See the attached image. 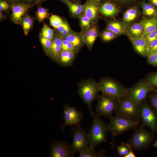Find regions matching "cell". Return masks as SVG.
Listing matches in <instances>:
<instances>
[{"label":"cell","instance_id":"obj_19","mask_svg":"<svg viewBox=\"0 0 157 157\" xmlns=\"http://www.w3.org/2000/svg\"><path fill=\"white\" fill-rule=\"evenodd\" d=\"M99 10L103 15L111 17L115 16L118 12L117 8L109 2H106L103 4L99 7Z\"/></svg>","mask_w":157,"mask_h":157},{"label":"cell","instance_id":"obj_7","mask_svg":"<svg viewBox=\"0 0 157 157\" xmlns=\"http://www.w3.org/2000/svg\"><path fill=\"white\" fill-rule=\"evenodd\" d=\"M109 119V130L114 136L131 129H135L139 124L138 122L117 115L113 116Z\"/></svg>","mask_w":157,"mask_h":157},{"label":"cell","instance_id":"obj_13","mask_svg":"<svg viewBox=\"0 0 157 157\" xmlns=\"http://www.w3.org/2000/svg\"><path fill=\"white\" fill-rule=\"evenodd\" d=\"M30 6L24 3H19L12 5L11 18L16 24H21L22 16L26 12Z\"/></svg>","mask_w":157,"mask_h":157},{"label":"cell","instance_id":"obj_9","mask_svg":"<svg viewBox=\"0 0 157 157\" xmlns=\"http://www.w3.org/2000/svg\"><path fill=\"white\" fill-rule=\"evenodd\" d=\"M97 98L96 113L99 116L110 118L115 112L118 100L113 97L103 93L98 96Z\"/></svg>","mask_w":157,"mask_h":157},{"label":"cell","instance_id":"obj_53","mask_svg":"<svg viewBox=\"0 0 157 157\" xmlns=\"http://www.w3.org/2000/svg\"><path fill=\"white\" fill-rule=\"evenodd\" d=\"M28 0L31 1V0Z\"/></svg>","mask_w":157,"mask_h":157},{"label":"cell","instance_id":"obj_33","mask_svg":"<svg viewBox=\"0 0 157 157\" xmlns=\"http://www.w3.org/2000/svg\"><path fill=\"white\" fill-rule=\"evenodd\" d=\"M147 58V62L149 64L157 67V51L149 53Z\"/></svg>","mask_w":157,"mask_h":157},{"label":"cell","instance_id":"obj_43","mask_svg":"<svg viewBox=\"0 0 157 157\" xmlns=\"http://www.w3.org/2000/svg\"><path fill=\"white\" fill-rule=\"evenodd\" d=\"M9 7V5L8 3L4 1L1 0L0 1V11L7 9Z\"/></svg>","mask_w":157,"mask_h":157},{"label":"cell","instance_id":"obj_39","mask_svg":"<svg viewBox=\"0 0 157 157\" xmlns=\"http://www.w3.org/2000/svg\"><path fill=\"white\" fill-rule=\"evenodd\" d=\"M157 51V38L152 40L148 44V54Z\"/></svg>","mask_w":157,"mask_h":157},{"label":"cell","instance_id":"obj_42","mask_svg":"<svg viewBox=\"0 0 157 157\" xmlns=\"http://www.w3.org/2000/svg\"><path fill=\"white\" fill-rule=\"evenodd\" d=\"M81 22L82 25L83 26H88L90 23V20L84 15L81 18Z\"/></svg>","mask_w":157,"mask_h":157},{"label":"cell","instance_id":"obj_17","mask_svg":"<svg viewBox=\"0 0 157 157\" xmlns=\"http://www.w3.org/2000/svg\"><path fill=\"white\" fill-rule=\"evenodd\" d=\"M79 157H106L104 149L97 151L95 147L89 145L85 149L79 153Z\"/></svg>","mask_w":157,"mask_h":157},{"label":"cell","instance_id":"obj_50","mask_svg":"<svg viewBox=\"0 0 157 157\" xmlns=\"http://www.w3.org/2000/svg\"><path fill=\"white\" fill-rule=\"evenodd\" d=\"M11 1H12L13 2H17L18 1L20 0H10Z\"/></svg>","mask_w":157,"mask_h":157},{"label":"cell","instance_id":"obj_26","mask_svg":"<svg viewBox=\"0 0 157 157\" xmlns=\"http://www.w3.org/2000/svg\"><path fill=\"white\" fill-rule=\"evenodd\" d=\"M64 1L68 6L72 13L74 15H78L83 10V6L74 3L68 0H64Z\"/></svg>","mask_w":157,"mask_h":157},{"label":"cell","instance_id":"obj_48","mask_svg":"<svg viewBox=\"0 0 157 157\" xmlns=\"http://www.w3.org/2000/svg\"><path fill=\"white\" fill-rule=\"evenodd\" d=\"M148 2L157 8V0H148Z\"/></svg>","mask_w":157,"mask_h":157},{"label":"cell","instance_id":"obj_36","mask_svg":"<svg viewBox=\"0 0 157 157\" xmlns=\"http://www.w3.org/2000/svg\"><path fill=\"white\" fill-rule=\"evenodd\" d=\"M61 50L74 51L76 52L77 49L71 43L64 39L63 40Z\"/></svg>","mask_w":157,"mask_h":157},{"label":"cell","instance_id":"obj_12","mask_svg":"<svg viewBox=\"0 0 157 157\" xmlns=\"http://www.w3.org/2000/svg\"><path fill=\"white\" fill-rule=\"evenodd\" d=\"M74 153L70 145L64 141L53 142L51 147L50 156L52 157H72Z\"/></svg>","mask_w":157,"mask_h":157},{"label":"cell","instance_id":"obj_30","mask_svg":"<svg viewBox=\"0 0 157 157\" xmlns=\"http://www.w3.org/2000/svg\"><path fill=\"white\" fill-rule=\"evenodd\" d=\"M113 144L114 146L116 148L118 154L120 157H124L129 152V149L125 143L122 142L121 145L117 146L115 145V144Z\"/></svg>","mask_w":157,"mask_h":157},{"label":"cell","instance_id":"obj_40","mask_svg":"<svg viewBox=\"0 0 157 157\" xmlns=\"http://www.w3.org/2000/svg\"><path fill=\"white\" fill-rule=\"evenodd\" d=\"M144 37L148 44L151 41L157 38V28L149 33Z\"/></svg>","mask_w":157,"mask_h":157},{"label":"cell","instance_id":"obj_3","mask_svg":"<svg viewBox=\"0 0 157 157\" xmlns=\"http://www.w3.org/2000/svg\"><path fill=\"white\" fill-rule=\"evenodd\" d=\"M144 127L139 124L131 138L126 142L133 151L147 149L154 140V133L147 131Z\"/></svg>","mask_w":157,"mask_h":157},{"label":"cell","instance_id":"obj_21","mask_svg":"<svg viewBox=\"0 0 157 157\" xmlns=\"http://www.w3.org/2000/svg\"><path fill=\"white\" fill-rule=\"evenodd\" d=\"M144 32L143 27L140 22L134 24L129 27L127 34L129 38L143 36Z\"/></svg>","mask_w":157,"mask_h":157},{"label":"cell","instance_id":"obj_25","mask_svg":"<svg viewBox=\"0 0 157 157\" xmlns=\"http://www.w3.org/2000/svg\"><path fill=\"white\" fill-rule=\"evenodd\" d=\"M64 39L71 43L77 49L82 44V41L81 38L75 34L70 33L65 37Z\"/></svg>","mask_w":157,"mask_h":157},{"label":"cell","instance_id":"obj_16","mask_svg":"<svg viewBox=\"0 0 157 157\" xmlns=\"http://www.w3.org/2000/svg\"><path fill=\"white\" fill-rule=\"evenodd\" d=\"M140 22L143 27L144 37L157 28V20L155 17L144 18Z\"/></svg>","mask_w":157,"mask_h":157},{"label":"cell","instance_id":"obj_31","mask_svg":"<svg viewBox=\"0 0 157 157\" xmlns=\"http://www.w3.org/2000/svg\"><path fill=\"white\" fill-rule=\"evenodd\" d=\"M50 24L51 26L57 28L64 22L59 17L55 15H52L50 18Z\"/></svg>","mask_w":157,"mask_h":157},{"label":"cell","instance_id":"obj_15","mask_svg":"<svg viewBox=\"0 0 157 157\" xmlns=\"http://www.w3.org/2000/svg\"><path fill=\"white\" fill-rule=\"evenodd\" d=\"M129 27L123 21H114L107 24V29L111 31L117 35L127 34Z\"/></svg>","mask_w":157,"mask_h":157},{"label":"cell","instance_id":"obj_35","mask_svg":"<svg viewBox=\"0 0 157 157\" xmlns=\"http://www.w3.org/2000/svg\"><path fill=\"white\" fill-rule=\"evenodd\" d=\"M61 47L58 46H51L49 50L50 54L55 59L58 60Z\"/></svg>","mask_w":157,"mask_h":157},{"label":"cell","instance_id":"obj_45","mask_svg":"<svg viewBox=\"0 0 157 157\" xmlns=\"http://www.w3.org/2000/svg\"><path fill=\"white\" fill-rule=\"evenodd\" d=\"M68 26V25L66 23L64 22L57 29L58 32L61 33Z\"/></svg>","mask_w":157,"mask_h":157},{"label":"cell","instance_id":"obj_23","mask_svg":"<svg viewBox=\"0 0 157 157\" xmlns=\"http://www.w3.org/2000/svg\"><path fill=\"white\" fill-rule=\"evenodd\" d=\"M97 35V30L95 26L91 27L87 31L85 38V42L90 49L92 46Z\"/></svg>","mask_w":157,"mask_h":157},{"label":"cell","instance_id":"obj_11","mask_svg":"<svg viewBox=\"0 0 157 157\" xmlns=\"http://www.w3.org/2000/svg\"><path fill=\"white\" fill-rule=\"evenodd\" d=\"M63 118L64 122L61 124V129L64 131L67 126L76 125L80 124L83 119L82 113L75 107L66 104L63 108Z\"/></svg>","mask_w":157,"mask_h":157},{"label":"cell","instance_id":"obj_41","mask_svg":"<svg viewBox=\"0 0 157 157\" xmlns=\"http://www.w3.org/2000/svg\"><path fill=\"white\" fill-rule=\"evenodd\" d=\"M51 46H58L61 47L63 40L59 36H56L53 39Z\"/></svg>","mask_w":157,"mask_h":157},{"label":"cell","instance_id":"obj_10","mask_svg":"<svg viewBox=\"0 0 157 157\" xmlns=\"http://www.w3.org/2000/svg\"><path fill=\"white\" fill-rule=\"evenodd\" d=\"M72 141L70 145L74 154L80 152L89 145L87 133L80 124L72 129Z\"/></svg>","mask_w":157,"mask_h":157},{"label":"cell","instance_id":"obj_51","mask_svg":"<svg viewBox=\"0 0 157 157\" xmlns=\"http://www.w3.org/2000/svg\"><path fill=\"white\" fill-rule=\"evenodd\" d=\"M94 1H97V2H98V1H100L101 0H94Z\"/></svg>","mask_w":157,"mask_h":157},{"label":"cell","instance_id":"obj_8","mask_svg":"<svg viewBox=\"0 0 157 157\" xmlns=\"http://www.w3.org/2000/svg\"><path fill=\"white\" fill-rule=\"evenodd\" d=\"M153 91H157V89L151 85L145 78L142 79L127 88L125 97L140 103L146 100L149 93Z\"/></svg>","mask_w":157,"mask_h":157},{"label":"cell","instance_id":"obj_18","mask_svg":"<svg viewBox=\"0 0 157 157\" xmlns=\"http://www.w3.org/2000/svg\"><path fill=\"white\" fill-rule=\"evenodd\" d=\"M76 52L61 50L58 60L63 64L69 66L73 63L75 58Z\"/></svg>","mask_w":157,"mask_h":157},{"label":"cell","instance_id":"obj_24","mask_svg":"<svg viewBox=\"0 0 157 157\" xmlns=\"http://www.w3.org/2000/svg\"><path fill=\"white\" fill-rule=\"evenodd\" d=\"M138 14L137 8L132 7L126 10L124 13L123 19L125 22L129 23L134 20Z\"/></svg>","mask_w":157,"mask_h":157},{"label":"cell","instance_id":"obj_37","mask_svg":"<svg viewBox=\"0 0 157 157\" xmlns=\"http://www.w3.org/2000/svg\"><path fill=\"white\" fill-rule=\"evenodd\" d=\"M37 15L38 18L40 21L43 20L47 16V12L45 9L40 8L38 10Z\"/></svg>","mask_w":157,"mask_h":157},{"label":"cell","instance_id":"obj_49","mask_svg":"<svg viewBox=\"0 0 157 157\" xmlns=\"http://www.w3.org/2000/svg\"><path fill=\"white\" fill-rule=\"evenodd\" d=\"M153 146L157 148V140H155L153 144Z\"/></svg>","mask_w":157,"mask_h":157},{"label":"cell","instance_id":"obj_32","mask_svg":"<svg viewBox=\"0 0 157 157\" xmlns=\"http://www.w3.org/2000/svg\"><path fill=\"white\" fill-rule=\"evenodd\" d=\"M147 97L149 98L151 106L157 110V91H153L150 92Z\"/></svg>","mask_w":157,"mask_h":157},{"label":"cell","instance_id":"obj_34","mask_svg":"<svg viewBox=\"0 0 157 157\" xmlns=\"http://www.w3.org/2000/svg\"><path fill=\"white\" fill-rule=\"evenodd\" d=\"M117 35L114 32L107 29L103 33L102 38L104 41H109L114 39Z\"/></svg>","mask_w":157,"mask_h":157},{"label":"cell","instance_id":"obj_2","mask_svg":"<svg viewBox=\"0 0 157 157\" xmlns=\"http://www.w3.org/2000/svg\"><path fill=\"white\" fill-rule=\"evenodd\" d=\"M99 91L98 83L93 79L83 80L78 83V93L87 105L91 115L94 113L92 109V104L98 97Z\"/></svg>","mask_w":157,"mask_h":157},{"label":"cell","instance_id":"obj_22","mask_svg":"<svg viewBox=\"0 0 157 157\" xmlns=\"http://www.w3.org/2000/svg\"><path fill=\"white\" fill-rule=\"evenodd\" d=\"M140 6L143 14L145 15L152 17H155L157 14V8L149 2L142 1Z\"/></svg>","mask_w":157,"mask_h":157},{"label":"cell","instance_id":"obj_6","mask_svg":"<svg viewBox=\"0 0 157 157\" xmlns=\"http://www.w3.org/2000/svg\"><path fill=\"white\" fill-rule=\"evenodd\" d=\"M140 120L141 124L148 127L153 132H157V110L145 100L139 104Z\"/></svg>","mask_w":157,"mask_h":157},{"label":"cell","instance_id":"obj_20","mask_svg":"<svg viewBox=\"0 0 157 157\" xmlns=\"http://www.w3.org/2000/svg\"><path fill=\"white\" fill-rule=\"evenodd\" d=\"M98 10V7L94 3L87 2L84 6V15L90 20H94L96 17Z\"/></svg>","mask_w":157,"mask_h":157},{"label":"cell","instance_id":"obj_29","mask_svg":"<svg viewBox=\"0 0 157 157\" xmlns=\"http://www.w3.org/2000/svg\"><path fill=\"white\" fill-rule=\"evenodd\" d=\"M145 79L153 87L157 88V71L148 74Z\"/></svg>","mask_w":157,"mask_h":157},{"label":"cell","instance_id":"obj_27","mask_svg":"<svg viewBox=\"0 0 157 157\" xmlns=\"http://www.w3.org/2000/svg\"><path fill=\"white\" fill-rule=\"evenodd\" d=\"M23 28L25 35H27L33 23L32 19L29 16L24 18L22 21Z\"/></svg>","mask_w":157,"mask_h":157},{"label":"cell","instance_id":"obj_52","mask_svg":"<svg viewBox=\"0 0 157 157\" xmlns=\"http://www.w3.org/2000/svg\"><path fill=\"white\" fill-rule=\"evenodd\" d=\"M155 17L156 18L157 20V14H156V16H155Z\"/></svg>","mask_w":157,"mask_h":157},{"label":"cell","instance_id":"obj_5","mask_svg":"<svg viewBox=\"0 0 157 157\" xmlns=\"http://www.w3.org/2000/svg\"><path fill=\"white\" fill-rule=\"evenodd\" d=\"M139 104L132 99L125 97L118 100L115 113L117 115L139 122Z\"/></svg>","mask_w":157,"mask_h":157},{"label":"cell","instance_id":"obj_4","mask_svg":"<svg viewBox=\"0 0 157 157\" xmlns=\"http://www.w3.org/2000/svg\"><path fill=\"white\" fill-rule=\"evenodd\" d=\"M98 83L99 91L102 93L113 97L118 100L125 97L127 88L116 80L105 77L100 78Z\"/></svg>","mask_w":157,"mask_h":157},{"label":"cell","instance_id":"obj_38","mask_svg":"<svg viewBox=\"0 0 157 157\" xmlns=\"http://www.w3.org/2000/svg\"><path fill=\"white\" fill-rule=\"evenodd\" d=\"M40 40L41 43L43 47L46 49L49 50L52 45V40L45 38L42 36L41 37Z\"/></svg>","mask_w":157,"mask_h":157},{"label":"cell","instance_id":"obj_44","mask_svg":"<svg viewBox=\"0 0 157 157\" xmlns=\"http://www.w3.org/2000/svg\"><path fill=\"white\" fill-rule=\"evenodd\" d=\"M125 144L129 147V151L128 153L124 157H135L136 155L133 152V151L130 145L126 143H125Z\"/></svg>","mask_w":157,"mask_h":157},{"label":"cell","instance_id":"obj_46","mask_svg":"<svg viewBox=\"0 0 157 157\" xmlns=\"http://www.w3.org/2000/svg\"><path fill=\"white\" fill-rule=\"evenodd\" d=\"M120 4L126 5L129 4L136 0H115Z\"/></svg>","mask_w":157,"mask_h":157},{"label":"cell","instance_id":"obj_1","mask_svg":"<svg viewBox=\"0 0 157 157\" xmlns=\"http://www.w3.org/2000/svg\"><path fill=\"white\" fill-rule=\"evenodd\" d=\"M91 115L92 123L87 135L89 145L95 147L106 141L107 135L109 129L108 125L105 123L96 113Z\"/></svg>","mask_w":157,"mask_h":157},{"label":"cell","instance_id":"obj_28","mask_svg":"<svg viewBox=\"0 0 157 157\" xmlns=\"http://www.w3.org/2000/svg\"><path fill=\"white\" fill-rule=\"evenodd\" d=\"M42 35L45 38L52 40L54 36V31L44 24L42 29Z\"/></svg>","mask_w":157,"mask_h":157},{"label":"cell","instance_id":"obj_47","mask_svg":"<svg viewBox=\"0 0 157 157\" xmlns=\"http://www.w3.org/2000/svg\"><path fill=\"white\" fill-rule=\"evenodd\" d=\"M70 30L69 26L66 27L64 31L61 33L63 36L66 37L70 33Z\"/></svg>","mask_w":157,"mask_h":157},{"label":"cell","instance_id":"obj_14","mask_svg":"<svg viewBox=\"0 0 157 157\" xmlns=\"http://www.w3.org/2000/svg\"><path fill=\"white\" fill-rule=\"evenodd\" d=\"M129 38L136 52L141 56L147 57L148 44L145 37L141 36Z\"/></svg>","mask_w":157,"mask_h":157}]
</instances>
